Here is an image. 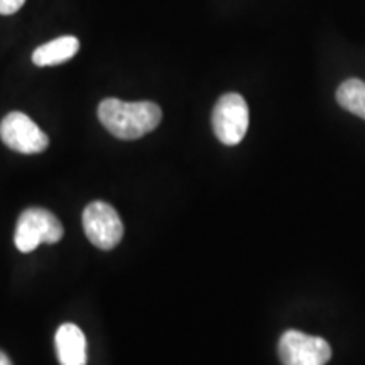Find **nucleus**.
<instances>
[{"label":"nucleus","mask_w":365,"mask_h":365,"mask_svg":"<svg viewBox=\"0 0 365 365\" xmlns=\"http://www.w3.org/2000/svg\"><path fill=\"white\" fill-rule=\"evenodd\" d=\"M102 125L122 140H135L153 132L161 124L163 112L154 102H122L105 98L98 105Z\"/></svg>","instance_id":"1"},{"label":"nucleus","mask_w":365,"mask_h":365,"mask_svg":"<svg viewBox=\"0 0 365 365\" xmlns=\"http://www.w3.org/2000/svg\"><path fill=\"white\" fill-rule=\"evenodd\" d=\"M63 225L48 210L33 207L21 213L14 242L21 252H33L41 244H56L63 239Z\"/></svg>","instance_id":"2"},{"label":"nucleus","mask_w":365,"mask_h":365,"mask_svg":"<svg viewBox=\"0 0 365 365\" xmlns=\"http://www.w3.org/2000/svg\"><path fill=\"white\" fill-rule=\"evenodd\" d=\"M212 125L222 144L237 145L242 143L249 129V107L239 93L220 97L213 108Z\"/></svg>","instance_id":"3"},{"label":"nucleus","mask_w":365,"mask_h":365,"mask_svg":"<svg viewBox=\"0 0 365 365\" xmlns=\"http://www.w3.org/2000/svg\"><path fill=\"white\" fill-rule=\"evenodd\" d=\"M83 230L95 247L102 250H112L120 244L124 237V225H122L118 213L108 203L93 202L83 210Z\"/></svg>","instance_id":"4"},{"label":"nucleus","mask_w":365,"mask_h":365,"mask_svg":"<svg viewBox=\"0 0 365 365\" xmlns=\"http://www.w3.org/2000/svg\"><path fill=\"white\" fill-rule=\"evenodd\" d=\"M277 352L282 365H327L331 357L327 340L298 330L282 333Z\"/></svg>","instance_id":"5"},{"label":"nucleus","mask_w":365,"mask_h":365,"mask_svg":"<svg viewBox=\"0 0 365 365\" xmlns=\"http://www.w3.org/2000/svg\"><path fill=\"white\" fill-rule=\"evenodd\" d=\"M0 139L9 149L21 154H39L49 145V137L22 112H11L4 117L0 122Z\"/></svg>","instance_id":"6"},{"label":"nucleus","mask_w":365,"mask_h":365,"mask_svg":"<svg viewBox=\"0 0 365 365\" xmlns=\"http://www.w3.org/2000/svg\"><path fill=\"white\" fill-rule=\"evenodd\" d=\"M54 346L61 365H86V339L83 331L73 323H65L58 328Z\"/></svg>","instance_id":"7"},{"label":"nucleus","mask_w":365,"mask_h":365,"mask_svg":"<svg viewBox=\"0 0 365 365\" xmlns=\"http://www.w3.org/2000/svg\"><path fill=\"white\" fill-rule=\"evenodd\" d=\"M80 41L75 36H63L49 43L39 46L33 53V63L36 66H56L61 63L70 61V59L78 53Z\"/></svg>","instance_id":"8"},{"label":"nucleus","mask_w":365,"mask_h":365,"mask_svg":"<svg viewBox=\"0 0 365 365\" xmlns=\"http://www.w3.org/2000/svg\"><path fill=\"white\" fill-rule=\"evenodd\" d=\"M336 102L365 120V81L357 78L344 81L336 90Z\"/></svg>","instance_id":"9"},{"label":"nucleus","mask_w":365,"mask_h":365,"mask_svg":"<svg viewBox=\"0 0 365 365\" xmlns=\"http://www.w3.org/2000/svg\"><path fill=\"white\" fill-rule=\"evenodd\" d=\"M26 0H0V16H11L24 6Z\"/></svg>","instance_id":"10"},{"label":"nucleus","mask_w":365,"mask_h":365,"mask_svg":"<svg viewBox=\"0 0 365 365\" xmlns=\"http://www.w3.org/2000/svg\"><path fill=\"white\" fill-rule=\"evenodd\" d=\"M0 365H12V362H11V359H9V357H7V355L2 352V350H0Z\"/></svg>","instance_id":"11"}]
</instances>
